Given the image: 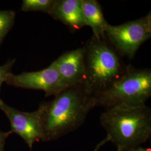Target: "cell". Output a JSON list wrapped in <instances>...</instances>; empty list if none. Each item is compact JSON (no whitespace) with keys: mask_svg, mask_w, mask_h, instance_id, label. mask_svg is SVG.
Returning <instances> with one entry per match:
<instances>
[{"mask_svg":"<svg viewBox=\"0 0 151 151\" xmlns=\"http://www.w3.org/2000/svg\"><path fill=\"white\" fill-rule=\"evenodd\" d=\"M151 96V70L129 65L118 81L94 97L96 106L107 110L118 106H143Z\"/></svg>","mask_w":151,"mask_h":151,"instance_id":"cell-4","label":"cell"},{"mask_svg":"<svg viewBox=\"0 0 151 151\" xmlns=\"http://www.w3.org/2000/svg\"><path fill=\"white\" fill-rule=\"evenodd\" d=\"M108 142H109V138H108V137H106L104 139H103L102 141H101V142L97 145L93 151H99V150H100V148H101V146H103L104 145H105V143H106Z\"/></svg>","mask_w":151,"mask_h":151,"instance_id":"cell-15","label":"cell"},{"mask_svg":"<svg viewBox=\"0 0 151 151\" xmlns=\"http://www.w3.org/2000/svg\"><path fill=\"white\" fill-rule=\"evenodd\" d=\"M0 109L10 121L12 133L19 135L31 150L35 142L42 141L43 108L41 104L36 111L31 113L20 111L5 103L0 106Z\"/></svg>","mask_w":151,"mask_h":151,"instance_id":"cell-6","label":"cell"},{"mask_svg":"<svg viewBox=\"0 0 151 151\" xmlns=\"http://www.w3.org/2000/svg\"><path fill=\"white\" fill-rule=\"evenodd\" d=\"M85 75L83 84L94 97L100 94L123 75L127 69L121 55L106 35H92L83 47Z\"/></svg>","mask_w":151,"mask_h":151,"instance_id":"cell-3","label":"cell"},{"mask_svg":"<svg viewBox=\"0 0 151 151\" xmlns=\"http://www.w3.org/2000/svg\"><path fill=\"white\" fill-rule=\"evenodd\" d=\"M43 108V142L56 140L78 129L88 113L96 107V101L83 82L54 96Z\"/></svg>","mask_w":151,"mask_h":151,"instance_id":"cell-1","label":"cell"},{"mask_svg":"<svg viewBox=\"0 0 151 151\" xmlns=\"http://www.w3.org/2000/svg\"><path fill=\"white\" fill-rule=\"evenodd\" d=\"M84 48L65 52L54 60L59 74L60 92L83 81L85 75Z\"/></svg>","mask_w":151,"mask_h":151,"instance_id":"cell-8","label":"cell"},{"mask_svg":"<svg viewBox=\"0 0 151 151\" xmlns=\"http://www.w3.org/2000/svg\"><path fill=\"white\" fill-rule=\"evenodd\" d=\"M128 151H151L149 149H147V148H143L142 147H137L135 148H133L131 150H129Z\"/></svg>","mask_w":151,"mask_h":151,"instance_id":"cell-16","label":"cell"},{"mask_svg":"<svg viewBox=\"0 0 151 151\" xmlns=\"http://www.w3.org/2000/svg\"><path fill=\"white\" fill-rule=\"evenodd\" d=\"M16 12L12 10H0V46L6 36L13 27Z\"/></svg>","mask_w":151,"mask_h":151,"instance_id":"cell-12","label":"cell"},{"mask_svg":"<svg viewBox=\"0 0 151 151\" xmlns=\"http://www.w3.org/2000/svg\"><path fill=\"white\" fill-rule=\"evenodd\" d=\"M82 0H55L49 15L62 22L72 32L85 26L82 11Z\"/></svg>","mask_w":151,"mask_h":151,"instance_id":"cell-9","label":"cell"},{"mask_svg":"<svg viewBox=\"0 0 151 151\" xmlns=\"http://www.w3.org/2000/svg\"><path fill=\"white\" fill-rule=\"evenodd\" d=\"M59 74L54 61L43 70L35 72L11 73L6 81L9 86L31 90H42L45 96L56 95L60 93Z\"/></svg>","mask_w":151,"mask_h":151,"instance_id":"cell-7","label":"cell"},{"mask_svg":"<svg viewBox=\"0 0 151 151\" xmlns=\"http://www.w3.org/2000/svg\"><path fill=\"white\" fill-rule=\"evenodd\" d=\"M11 134H12L11 131L4 132L0 130V151H4L6 139Z\"/></svg>","mask_w":151,"mask_h":151,"instance_id":"cell-14","label":"cell"},{"mask_svg":"<svg viewBox=\"0 0 151 151\" xmlns=\"http://www.w3.org/2000/svg\"><path fill=\"white\" fill-rule=\"evenodd\" d=\"M82 11L85 26L91 28L93 35L103 37L108 24L105 19L101 6L96 0H82Z\"/></svg>","mask_w":151,"mask_h":151,"instance_id":"cell-10","label":"cell"},{"mask_svg":"<svg viewBox=\"0 0 151 151\" xmlns=\"http://www.w3.org/2000/svg\"><path fill=\"white\" fill-rule=\"evenodd\" d=\"M100 122L117 151L140 147L151 137V109L146 105L107 109L100 115Z\"/></svg>","mask_w":151,"mask_h":151,"instance_id":"cell-2","label":"cell"},{"mask_svg":"<svg viewBox=\"0 0 151 151\" xmlns=\"http://www.w3.org/2000/svg\"><path fill=\"white\" fill-rule=\"evenodd\" d=\"M55 0H23L21 10L24 12L39 11L49 14Z\"/></svg>","mask_w":151,"mask_h":151,"instance_id":"cell-11","label":"cell"},{"mask_svg":"<svg viewBox=\"0 0 151 151\" xmlns=\"http://www.w3.org/2000/svg\"><path fill=\"white\" fill-rule=\"evenodd\" d=\"M105 34L121 56L133 59L142 44L151 38V12L119 25L108 24Z\"/></svg>","mask_w":151,"mask_h":151,"instance_id":"cell-5","label":"cell"},{"mask_svg":"<svg viewBox=\"0 0 151 151\" xmlns=\"http://www.w3.org/2000/svg\"><path fill=\"white\" fill-rule=\"evenodd\" d=\"M16 60H9L5 64L0 66V92L2 83L5 82L12 73V68L15 63ZM4 101L0 97V106L4 104Z\"/></svg>","mask_w":151,"mask_h":151,"instance_id":"cell-13","label":"cell"}]
</instances>
